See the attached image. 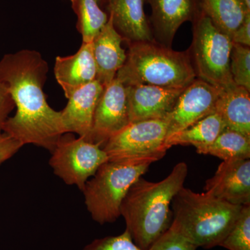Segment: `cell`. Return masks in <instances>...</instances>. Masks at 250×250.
Here are the masks:
<instances>
[{
	"mask_svg": "<svg viewBox=\"0 0 250 250\" xmlns=\"http://www.w3.org/2000/svg\"><path fill=\"white\" fill-rule=\"evenodd\" d=\"M48 71L47 62L32 49L5 54L0 60V82L17 108L5 122L2 133L23 146L32 144L52 153L65 131L61 111L49 106L43 92Z\"/></svg>",
	"mask_w": 250,
	"mask_h": 250,
	"instance_id": "1",
	"label": "cell"
},
{
	"mask_svg": "<svg viewBox=\"0 0 250 250\" xmlns=\"http://www.w3.org/2000/svg\"><path fill=\"white\" fill-rule=\"evenodd\" d=\"M188 166L179 162L167 177L158 182L138 179L122 202L126 230L139 248L148 250L170 228L172 199L184 187Z\"/></svg>",
	"mask_w": 250,
	"mask_h": 250,
	"instance_id": "2",
	"label": "cell"
},
{
	"mask_svg": "<svg viewBox=\"0 0 250 250\" xmlns=\"http://www.w3.org/2000/svg\"><path fill=\"white\" fill-rule=\"evenodd\" d=\"M171 206L172 225L194 246L205 249L220 246L234 226L243 207L184 187L172 199Z\"/></svg>",
	"mask_w": 250,
	"mask_h": 250,
	"instance_id": "3",
	"label": "cell"
},
{
	"mask_svg": "<svg viewBox=\"0 0 250 250\" xmlns=\"http://www.w3.org/2000/svg\"><path fill=\"white\" fill-rule=\"evenodd\" d=\"M127 45L126 61L116 77L125 85L184 88L197 78L187 50L177 52L155 41Z\"/></svg>",
	"mask_w": 250,
	"mask_h": 250,
	"instance_id": "4",
	"label": "cell"
},
{
	"mask_svg": "<svg viewBox=\"0 0 250 250\" xmlns=\"http://www.w3.org/2000/svg\"><path fill=\"white\" fill-rule=\"evenodd\" d=\"M156 157L108 161L103 164L83 188L85 207L94 221L103 225L121 216L122 202L130 188L146 173Z\"/></svg>",
	"mask_w": 250,
	"mask_h": 250,
	"instance_id": "5",
	"label": "cell"
},
{
	"mask_svg": "<svg viewBox=\"0 0 250 250\" xmlns=\"http://www.w3.org/2000/svg\"><path fill=\"white\" fill-rule=\"evenodd\" d=\"M192 24V41L188 49L197 79L222 89L235 84L230 72L233 42L202 13Z\"/></svg>",
	"mask_w": 250,
	"mask_h": 250,
	"instance_id": "6",
	"label": "cell"
},
{
	"mask_svg": "<svg viewBox=\"0 0 250 250\" xmlns=\"http://www.w3.org/2000/svg\"><path fill=\"white\" fill-rule=\"evenodd\" d=\"M49 164L55 175L82 191L99 167L108 161L103 148L71 133L62 135L51 153Z\"/></svg>",
	"mask_w": 250,
	"mask_h": 250,
	"instance_id": "7",
	"label": "cell"
},
{
	"mask_svg": "<svg viewBox=\"0 0 250 250\" xmlns=\"http://www.w3.org/2000/svg\"><path fill=\"white\" fill-rule=\"evenodd\" d=\"M167 135V125L164 119L133 122L111 136L103 149L111 161L143 157H156L160 160L168 149L166 146Z\"/></svg>",
	"mask_w": 250,
	"mask_h": 250,
	"instance_id": "8",
	"label": "cell"
},
{
	"mask_svg": "<svg viewBox=\"0 0 250 250\" xmlns=\"http://www.w3.org/2000/svg\"><path fill=\"white\" fill-rule=\"evenodd\" d=\"M223 90L197 78L186 87L172 111L164 118L167 137L214 113L215 103Z\"/></svg>",
	"mask_w": 250,
	"mask_h": 250,
	"instance_id": "9",
	"label": "cell"
},
{
	"mask_svg": "<svg viewBox=\"0 0 250 250\" xmlns=\"http://www.w3.org/2000/svg\"><path fill=\"white\" fill-rule=\"evenodd\" d=\"M130 123L126 86L114 79L104 87L94 113L89 142L103 146Z\"/></svg>",
	"mask_w": 250,
	"mask_h": 250,
	"instance_id": "10",
	"label": "cell"
},
{
	"mask_svg": "<svg viewBox=\"0 0 250 250\" xmlns=\"http://www.w3.org/2000/svg\"><path fill=\"white\" fill-rule=\"evenodd\" d=\"M150 5L149 18L154 40L171 47L179 28L202 14V0H146Z\"/></svg>",
	"mask_w": 250,
	"mask_h": 250,
	"instance_id": "11",
	"label": "cell"
},
{
	"mask_svg": "<svg viewBox=\"0 0 250 250\" xmlns=\"http://www.w3.org/2000/svg\"><path fill=\"white\" fill-rule=\"evenodd\" d=\"M205 190L231 205H250V159L223 161L207 179Z\"/></svg>",
	"mask_w": 250,
	"mask_h": 250,
	"instance_id": "12",
	"label": "cell"
},
{
	"mask_svg": "<svg viewBox=\"0 0 250 250\" xmlns=\"http://www.w3.org/2000/svg\"><path fill=\"white\" fill-rule=\"evenodd\" d=\"M130 123L164 119L173 108L184 88H167L156 85H125Z\"/></svg>",
	"mask_w": 250,
	"mask_h": 250,
	"instance_id": "13",
	"label": "cell"
},
{
	"mask_svg": "<svg viewBox=\"0 0 250 250\" xmlns=\"http://www.w3.org/2000/svg\"><path fill=\"white\" fill-rule=\"evenodd\" d=\"M145 2L146 0H106L104 11L126 43L155 41L145 13Z\"/></svg>",
	"mask_w": 250,
	"mask_h": 250,
	"instance_id": "14",
	"label": "cell"
},
{
	"mask_svg": "<svg viewBox=\"0 0 250 250\" xmlns=\"http://www.w3.org/2000/svg\"><path fill=\"white\" fill-rule=\"evenodd\" d=\"M104 86L95 80L75 90L67 98L66 106L61 111L65 134L75 133L89 141L94 113Z\"/></svg>",
	"mask_w": 250,
	"mask_h": 250,
	"instance_id": "15",
	"label": "cell"
},
{
	"mask_svg": "<svg viewBox=\"0 0 250 250\" xmlns=\"http://www.w3.org/2000/svg\"><path fill=\"white\" fill-rule=\"evenodd\" d=\"M54 71L66 98L75 90L96 80L93 42H82L79 50L71 56L57 57Z\"/></svg>",
	"mask_w": 250,
	"mask_h": 250,
	"instance_id": "16",
	"label": "cell"
},
{
	"mask_svg": "<svg viewBox=\"0 0 250 250\" xmlns=\"http://www.w3.org/2000/svg\"><path fill=\"white\" fill-rule=\"evenodd\" d=\"M123 41L124 39L117 32L108 17L106 25L93 41L96 80L104 87L116 79L117 73L126 61V53L122 47Z\"/></svg>",
	"mask_w": 250,
	"mask_h": 250,
	"instance_id": "17",
	"label": "cell"
},
{
	"mask_svg": "<svg viewBox=\"0 0 250 250\" xmlns=\"http://www.w3.org/2000/svg\"><path fill=\"white\" fill-rule=\"evenodd\" d=\"M215 113L228 129L250 136V91L233 85L223 89L215 106Z\"/></svg>",
	"mask_w": 250,
	"mask_h": 250,
	"instance_id": "18",
	"label": "cell"
},
{
	"mask_svg": "<svg viewBox=\"0 0 250 250\" xmlns=\"http://www.w3.org/2000/svg\"><path fill=\"white\" fill-rule=\"evenodd\" d=\"M226 129L223 120L214 112L187 129L167 136L166 146L168 149L174 146H192L198 154H205L207 149Z\"/></svg>",
	"mask_w": 250,
	"mask_h": 250,
	"instance_id": "19",
	"label": "cell"
},
{
	"mask_svg": "<svg viewBox=\"0 0 250 250\" xmlns=\"http://www.w3.org/2000/svg\"><path fill=\"white\" fill-rule=\"evenodd\" d=\"M202 13L231 39L250 11L243 0H202Z\"/></svg>",
	"mask_w": 250,
	"mask_h": 250,
	"instance_id": "20",
	"label": "cell"
},
{
	"mask_svg": "<svg viewBox=\"0 0 250 250\" xmlns=\"http://www.w3.org/2000/svg\"><path fill=\"white\" fill-rule=\"evenodd\" d=\"M83 42H93L108 22V15L95 0H70Z\"/></svg>",
	"mask_w": 250,
	"mask_h": 250,
	"instance_id": "21",
	"label": "cell"
},
{
	"mask_svg": "<svg viewBox=\"0 0 250 250\" xmlns=\"http://www.w3.org/2000/svg\"><path fill=\"white\" fill-rule=\"evenodd\" d=\"M205 154L223 161L250 159V136L233 130H224L207 149Z\"/></svg>",
	"mask_w": 250,
	"mask_h": 250,
	"instance_id": "22",
	"label": "cell"
},
{
	"mask_svg": "<svg viewBox=\"0 0 250 250\" xmlns=\"http://www.w3.org/2000/svg\"><path fill=\"white\" fill-rule=\"evenodd\" d=\"M220 246L229 250H250V205L243 206L234 226Z\"/></svg>",
	"mask_w": 250,
	"mask_h": 250,
	"instance_id": "23",
	"label": "cell"
},
{
	"mask_svg": "<svg viewBox=\"0 0 250 250\" xmlns=\"http://www.w3.org/2000/svg\"><path fill=\"white\" fill-rule=\"evenodd\" d=\"M230 72L233 83L250 91V48L233 43L230 54Z\"/></svg>",
	"mask_w": 250,
	"mask_h": 250,
	"instance_id": "24",
	"label": "cell"
},
{
	"mask_svg": "<svg viewBox=\"0 0 250 250\" xmlns=\"http://www.w3.org/2000/svg\"><path fill=\"white\" fill-rule=\"evenodd\" d=\"M82 250H143L133 241L129 232L125 231L116 236H106L94 240Z\"/></svg>",
	"mask_w": 250,
	"mask_h": 250,
	"instance_id": "25",
	"label": "cell"
},
{
	"mask_svg": "<svg viewBox=\"0 0 250 250\" xmlns=\"http://www.w3.org/2000/svg\"><path fill=\"white\" fill-rule=\"evenodd\" d=\"M197 248L171 225L148 250H196Z\"/></svg>",
	"mask_w": 250,
	"mask_h": 250,
	"instance_id": "26",
	"label": "cell"
},
{
	"mask_svg": "<svg viewBox=\"0 0 250 250\" xmlns=\"http://www.w3.org/2000/svg\"><path fill=\"white\" fill-rule=\"evenodd\" d=\"M15 104L6 85L0 82V134H2L3 125L14 109Z\"/></svg>",
	"mask_w": 250,
	"mask_h": 250,
	"instance_id": "27",
	"label": "cell"
},
{
	"mask_svg": "<svg viewBox=\"0 0 250 250\" xmlns=\"http://www.w3.org/2000/svg\"><path fill=\"white\" fill-rule=\"evenodd\" d=\"M22 144L4 133L0 134V165L16 154Z\"/></svg>",
	"mask_w": 250,
	"mask_h": 250,
	"instance_id": "28",
	"label": "cell"
},
{
	"mask_svg": "<svg viewBox=\"0 0 250 250\" xmlns=\"http://www.w3.org/2000/svg\"><path fill=\"white\" fill-rule=\"evenodd\" d=\"M231 40L233 43L250 47V14L247 16L244 22L235 31Z\"/></svg>",
	"mask_w": 250,
	"mask_h": 250,
	"instance_id": "29",
	"label": "cell"
},
{
	"mask_svg": "<svg viewBox=\"0 0 250 250\" xmlns=\"http://www.w3.org/2000/svg\"><path fill=\"white\" fill-rule=\"evenodd\" d=\"M100 5V7L104 11L105 6H106V0H95Z\"/></svg>",
	"mask_w": 250,
	"mask_h": 250,
	"instance_id": "30",
	"label": "cell"
},
{
	"mask_svg": "<svg viewBox=\"0 0 250 250\" xmlns=\"http://www.w3.org/2000/svg\"><path fill=\"white\" fill-rule=\"evenodd\" d=\"M245 5H246L247 9L250 11V0H243Z\"/></svg>",
	"mask_w": 250,
	"mask_h": 250,
	"instance_id": "31",
	"label": "cell"
}]
</instances>
